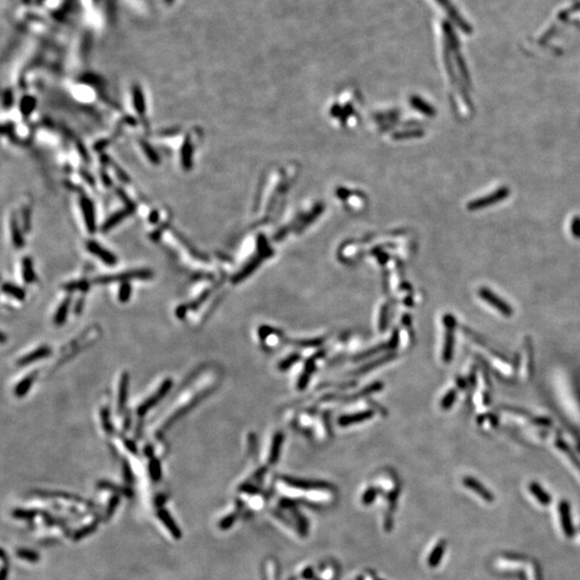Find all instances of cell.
<instances>
[{"instance_id":"cell-1","label":"cell","mask_w":580,"mask_h":580,"mask_svg":"<svg viewBox=\"0 0 580 580\" xmlns=\"http://www.w3.org/2000/svg\"><path fill=\"white\" fill-rule=\"evenodd\" d=\"M153 272L151 270L141 269V270H132L124 273H118V274L112 275H101L94 279V283L96 284H110V283H125L132 281V279H150L153 277Z\"/></svg>"},{"instance_id":"cell-2","label":"cell","mask_w":580,"mask_h":580,"mask_svg":"<svg viewBox=\"0 0 580 580\" xmlns=\"http://www.w3.org/2000/svg\"><path fill=\"white\" fill-rule=\"evenodd\" d=\"M173 387V381L171 378H166L165 381L162 383V385L158 387V389L155 393H153L151 397H149L148 399L145 400L144 402H142L138 406L137 409V415L139 417H143L145 416L148 413L156 406L159 402L162 401L164 398H166V396L168 395L169 391L171 390V388Z\"/></svg>"},{"instance_id":"cell-3","label":"cell","mask_w":580,"mask_h":580,"mask_svg":"<svg viewBox=\"0 0 580 580\" xmlns=\"http://www.w3.org/2000/svg\"><path fill=\"white\" fill-rule=\"evenodd\" d=\"M443 322L446 328L443 360L445 362H450L453 357V346H455V330L457 326V319L451 314H446L443 318Z\"/></svg>"},{"instance_id":"cell-4","label":"cell","mask_w":580,"mask_h":580,"mask_svg":"<svg viewBox=\"0 0 580 580\" xmlns=\"http://www.w3.org/2000/svg\"><path fill=\"white\" fill-rule=\"evenodd\" d=\"M478 296L490 306H492L493 309L501 313L504 317H511L512 314H514V310H512L511 306L490 289L485 287L481 288L478 290Z\"/></svg>"},{"instance_id":"cell-5","label":"cell","mask_w":580,"mask_h":580,"mask_svg":"<svg viewBox=\"0 0 580 580\" xmlns=\"http://www.w3.org/2000/svg\"><path fill=\"white\" fill-rule=\"evenodd\" d=\"M571 511H572L571 505L568 501L563 499V501L560 502V504L558 506L560 523H561V528H562L564 535L569 538L573 537L575 534V529H574V524H573V518H572Z\"/></svg>"},{"instance_id":"cell-6","label":"cell","mask_w":580,"mask_h":580,"mask_svg":"<svg viewBox=\"0 0 580 580\" xmlns=\"http://www.w3.org/2000/svg\"><path fill=\"white\" fill-rule=\"evenodd\" d=\"M462 484L465 488L475 492L479 497H482L487 503H492L495 501V496H493V493L489 489H487L486 487L481 482L477 481L476 478L472 476H466L462 479Z\"/></svg>"},{"instance_id":"cell-7","label":"cell","mask_w":580,"mask_h":580,"mask_svg":"<svg viewBox=\"0 0 580 580\" xmlns=\"http://www.w3.org/2000/svg\"><path fill=\"white\" fill-rule=\"evenodd\" d=\"M86 249H88L90 254L98 257L105 264L115 265L117 262V258L113 252L103 249L102 246H100V244L95 241H88L87 244H86Z\"/></svg>"},{"instance_id":"cell-8","label":"cell","mask_w":580,"mask_h":580,"mask_svg":"<svg viewBox=\"0 0 580 580\" xmlns=\"http://www.w3.org/2000/svg\"><path fill=\"white\" fill-rule=\"evenodd\" d=\"M130 386V374L128 372H124L121 379H119L118 385V395H117V411L119 414L126 410V404H127L128 399V391Z\"/></svg>"},{"instance_id":"cell-9","label":"cell","mask_w":580,"mask_h":580,"mask_svg":"<svg viewBox=\"0 0 580 580\" xmlns=\"http://www.w3.org/2000/svg\"><path fill=\"white\" fill-rule=\"evenodd\" d=\"M52 354V349L49 347V346H40L36 350H32L29 354L23 356L22 358H19L17 360V364L19 366H25V365H28L30 363L33 362H37L39 360H42L48 358L50 355Z\"/></svg>"},{"instance_id":"cell-10","label":"cell","mask_w":580,"mask_h":580,"mask_svg":"<svg viewBox=\"0 0 580 580\" xmlns=\"http://www.w3.org/2000/svg\"><path fill=\"white\" fill-rule=\"evenodd\" d=\"M81 209L85 219V224L87 226L89 232H95L96 222H95V211L90 200L87 197L81 198Z\"/></svg>"},{"instance_id":"cell-11","label":"cell","mask_w":580,"mask_h":580,"mask_svg":"<svg viewBox=\"0 0 580 580\" xmlns=\"http://www.w3.org/2000/svg\"><path fill=\"white\" fill-rule=\"evenodd\" d=\"M529 491L534 497L538 503L543 506H549L552 502V497L543 487L536 482H531L529 484Z\"/></svg>"},{"instance_id":"cell-12","label":"cell","mask_w":580,"mask_h":580,"mask_svg":"<svg viewBox=\"0 0 580 580\" xmlns=\"http://www.w3.org/2000/svg\"><path fill=\"white\" fill-rule=\"evenodd\" d=\"M38 375V372H32L30 373L29 375L25 376L21 382H19L15 387H14V395L17 398H23L25 397L27 393L29 392L31 386L35 382V379Z\"/></svg>"},{"instance_id":"cell-13","label":"cell","mask_w":580,"mask_h":580,"mask_svg":"<svg viewBox=\"0 0 580 580\" xmlns=\"http://www.w3.org/2000/svg\"><path fill=\"white\" fill-rule=\"evenodd\" d=\"M71 301H72L71 296H68L61 303V305L58 306V309L56 310L55 316H54V324L56 326H63L66 323L67 317H68V314H69Z\"/></svg>"},{"instance_id":"cell-14","label":"cell","mask_w":580,"mask_h":580,"mask_svg":"<svg viewBox=\"0 0 580 580\" xmlns=\"http://www.w3.org/2000/svg\"><path fill=\"white\" fill-rule=\"evenodd\" d=\"M132 209L131 208H127V209H124L118 211L115 214H113L108 221L104 223V225L102 226V231L106 232L111 229H113V227H115L116 225H118L121 222L124 221V218L127 217L128 215L131 214Z\"/></svg>"},{"instance_id":"cell-15","label":"cell","mask_w":580,"mask_h":580,"mask_svg":"<svg viewBox=\"0 0 580 580\" xmlns=\"http://www.w3.org/2000/svg\"><path fill=\"white\" fill-rule=\"evenodd\" d=\"M192 144L190 139L186 138V140L184 141V144L182 146V151H181V156H182V165L184 166V169L186 170H190L191 166H192Z\"/></svg>"},{"instance_id":"cell-16","label":"cell","mask_w":580,"mask_h":580,"mask_svg":"<svg viewBox=\"0 0 580 580\" xmlns=\"http://www.w3.org/2000/svg\"><path fill=\"white\" fill-rule=\"evenodd\" d=\"M2 291L5 293V295H8V296L12 297L13 299L17 300V301H24V300L26 299L25 290L15 284L4 283L2 285Z\"/></svg>"},{"instance_id":"cell-17","label":"cell","mask_w":580,"mask_h":580,"mask_svg":"<svg viewBox=\"0 0 580 580\" xmlns=\"http://www.w3.org/2000/svg\"><path fill=\"white\" fill-rule=\"evenodd\" d=\"M22 270H23V278H24L25 283L31 284L36 281V273H35V271H33L32 260L29 257H25L23 259Z\"/></svg>"},{"instance_id":"cell-18","label":"cell","mask_w":580,"mask_h":580,"mask_svg":"<svg viewBox=\"0 0 580 580\" xmlns=\"http://www.w3.org/2000/svg\"><path fill=\"white\" fill-rule=\"evenodd\" d=\"M445 548H446L445 543L441 542V543H438L435 546V548L432 550L431 556L429 557V560H428V564L431 566V568H435V566H437L439 564V562H441V560L444 556Z\"/></svg>"},{"instance_id":"cell-19","label":"cell","mask_w":580,"mask_h":580,"mask_svg":"<svg viewBox=\"0 0 580 580\" xmlns=\"http://www.w3.org/2000/svg\"><path fill=\"white\" fill-rule=\"evenodd\" d=\"M63 288L66 291H82V292H87L90 288V284L88 281H86V279H81V281H72V282H68L63 285Z\"/></svg>"},{"instance_id":"cell-20","label":"cell","mask_w":580,"mask_h":580,"mask_svg":"<svg viewBox=\"0 0 580 580\" xmlns=\"http://www.w3.org/2000/svg\"><path fill=\"white\" fill-rule=\"evenodd\" d=\"M557 447H558V448H560V449H561V451H562V452H564L565 455L570 458L571 462H572L573 464H574V465L576 466V469H577V470L579 471V473H580V460H579V458H578V457L575 455V452L571 449L570 446H569L568 444H566V443H564L563 441H561V439H560V441H558V442H557Z\"/></svg>"},{"instance_id":"cell-21","label":"cell","mask_w":580,"mask_h":580,"mask_svg":"<svg viewBox=\"0 0 580 580\" xmlns=\"http://www.w3.org/2000/svg\"><path fill=\"white\" fill-rule=\"evenodd\" d=\"M111 414H110V410L108 408H103L100 412V417H101V423H102V428L104 429V431L108 433L109 435H113L115 432L114 429V425H113L112 421H111Z\"/></svg>"},{"instance_id":"cell-22","label":"cell","mask_w":580,"mask_h":580,"mask_svg":"<svg viewBox=\"0 0 580 580\" xmlns=\"http://www.w3.org/2000/svg\"><path fill=\"white\" fill-rule=\"evenodd\" d=\"M149 472L153 481L158 482L162 478V465L157 458H151L149 463Z\"/></svg>"},{"instance_id":"cell-23","label":"cell","mask_w":580,"mask_h":580,"mask_svg":"<svg viewBox=\"0 0 580 580\" xmlns=\"http://www.w3.org/2000/svg\"><path fill=\"white\" fill-rule=\"evenodd\" d=\"M133 104H135V108L140 114H143L145 112L144 97L140 87H135V89H133Z\"/></svg>"},{"instance_id":"cell-24","label":"cell","mask_w":580,"mask_h":580,"mask_svg":"<svg viewBox=\"0 0 580 580\" xmlns=\"http://www.w3.org/2000/svg\"><path fill=\"white\" fill-rule=\"evenodd\" d=\"M132 287L129 282H125L121 284V287L118 289V301L122 303L128 302L131 297Z\"/></svg>"},{"instance_id":"cell-25","label":"cell","mask_w":580,"mask_h":580,"mask_svg":"<svg viewBox=\"0 0 580 580\" xmlns=\"http://www.w3.org/2000/svg\"><path fill=\"white\" fill-rule=\"evenodd\" d=\"M11 227H12V240H13V243L16 246V248L21 249L22 246L24 245V240L22 238L21 235V231L18 229V225L15 221V218L12 219V223H11Z\"/></svg>"},{"instance_id":"cell-26","label":"cell","mask_w":580,"mask_h":580,"mask_svg":"<svg viewBox=\"0 0 580 580\" xmlns=\"http://www.w3.org/2000/svg\"><path fill=\"white\" fill-rule=\"evenodd\" d=\"M456 399H457V390H455V389L449 390V392L444 397L443 401L441 403V406L443 408V410L450 409L451 405L455 403Z\"/></svg>"},{"instance_id":"cell-27","label":"cell","mask_w":580,"mask_h":580,"mask_svg":"<svg viewBox=\"0 0 580 580\" xmlns=\"http://www.w3.org/2000/svg\"><path fill=\"white\" fill-rule=\"evenodd\" d=\"M36 105V100L33 98H24L23 101L21 103V110L23 112L24 115H28L31 113V111L33 110Z\"/></svg>"},{"instance_id":"cell-28","label":"cell","mask_w":580,"mask_h":580,"mask_svg":"<svg viewBox=\"0 0 580 580\" xmlns=\"http://www.w3.org/2000/svg\"><path fill=\"white\" fill-rule=\"evenodd\" d=\"M371 415H372L371 413L366 412V413H363V414H358V415H355V416L345 417V418L341 419V423L342 424H348V423H351V422H354V421H360V420H364L366 418H369V416H371Z\"/></svg>"},{"instance_id":"cell-29","label":"cell","mask_w":580,"mask_h":580,"mask_svg":"<svg viewBox=\"0 0 580 580\" xmlns=\"http://www.w3.org/2000/svg\"><path fill=\"white\" fill-rule=\"evenodd\" d=\"M210 296V291L209 290H205L204 292H202L201 295H200L196 300H193L191 303L188 304L189 306V310H197L200 305H201L206 299L209 298Z\"/></svg>"},{"instance_id":"cell-30","label":"cell","mask_w":580,"mask_h":580,"mask_svg":"<svg viewBox=\"0 0 580 580\" xmlns=\"http://www.w3.org/2000/svg\"><path fill=\"white\" fill-rule=\"evenodd\" d=\"M142 145H143V150H144V152H145V154L149 156L150 161H151V162H153V163L157 164V163L159 162V157L157 156V154H156V153H155V151H153V150H152V148H151V146H150L149 144H146L145 142H143V143H142Z\"/></svg>"},{"instance_id":"cell-31","label":"cell","mask_w":580,"mask_h":580,"mask_svg":"<svg viewBox=\"0 0 580 580\" xmlns=\"http://www.w3.org/2000/svg\"><path fill=\"white\" fill-rule=\"evenodd\" d=\"M472 337H473V339H474V341H475L476 343H478L479 345H483V346H485V347H488V345H487L485 342H483V341H479L478 338H476V337H474V336H472ZM490 348H491V347H490ZM490 348H489V350H490ZM490 351H491V354H492V355L497 356V358H499V359H501V360H503V361H505V362H507V361H508V359H507V358H505V356H504L503 354H501V352H499V351H497V350H495V349H491Z\"/></svg>"},{"instance_id":"cell-32","label":"cell","mask_w":580,"mask_h":580,"mask_svg":"<svg viewBox=\"0 0 580 580\" xmlns=\"http://www.w3.org/2000/svg\"><path fill=\"white\" fill-rule=\"evenodd\" d=\"M189 310V306L186 305V304H181L178 305L176 310H175V315L178 319H184L186 314H187V312Z\"/></svg>"},{"instance_id":"cell-33","label":"cell","mask_w":580,"mask_h":580,"mask_svg":"<svg viewBox=\"0 0 580 580\" xmlns=\"http://www.w3.org/2000/svg\"><path fill=\"white\" fill-rule=\"evenodd\" d=\"M123 442H124L125 447L127 448L130 452H132V453H137L138 452L137 445H136L135 442L132 441V439H130V438H124Z\"/></svg>"},{"instance_id":"cell-34","label":"cell","mask_w":580,"mask_h":580,"mask_svg":"<svg viewBox=\"0 0 580 580\" xmlns=\"http://www.w3.org/2000/svg\"><path fill=\"white\" fill-rule=\"evenodd\" d=\"M123 466H124V472H125V478L127 479V481H129V479L132 478L130 466H129V464L127 462H126V461H124V465Z\"/></svg>"},{"instance_id":"cell-35","label":"cell","mask_w":580,"mask_h":580,"mask_svg":"<svg viewBox=\"0 0 580 580\" xmlns=\"http://www.w3.org/2000/svg\"><path fill=\"white\" fill-rule=\"evenodd\" d=\"M83 306H84V299H83V298H81V299H80V300H78L77 305H76V308H75V313H76L77 315H79L80 313L82 312V310H83Z\"/></svg>"},{"instance_id":"cell-36","label":"cell","mask_w":580,"mask_h":580,"mask_svg":"<svg viewBox=\"0 0 580 580\" xmlns=\"http://www.w3.org/2000/svg\"><path fill=\"white\" fill-rule=\"evenodd\" d=\"M131 425V416L130 414H127L124 419V431H127Z\"/></svg>"},{"instance_id":"cell-37","label":"cell","mask_w":580,"mask_h":580,"mask_svg":"<svg viewBox=\"0 0 580 580\" xmlns=\"http://www.w3.org/2000/svg\"><path fill=\"white\" fill-rule=\"evenodd\" d=\"M144 451H145V455H148L149 457L153 458V448H152V446H146V447L144 448Z\"/></svg>"},{"instance_id":"cell-38","label":"cell","mask_w":580,"mask_h":580,"mask_svg":"<svg viewBox=\"0 0 580 580\" xmlns=\"http://www.w3.org/2000/svg\"><path fill=\"white\" fill-rule=\"evenodd\" d=\"M458 381H459L458 385H459L460 387H461V388H464V387L466 386V384H465V382H464V379H462V378H458Z\"/></svg>"},{"instance_id":"cell-39","label":"cell","mask_w":580,"mask_h":580,"mask_svg":"<svg viewBox=\"0 0 580 580\" xmlns=\"http://www.w3.org/2000/svg\"><path fill=\"white\" fill-rule=\"evenodd\" d=\"M1 342H2V343H4V342H5V335H4V333H3V332L1 333Z\"/></svg>"},{"instance_id":"cell-40","label":"cell","mask_w":580,"mask_h":580,"mask_svg":"<svg viewBox=\"0 0 580 580\" xmlns=\"http://www.w3.org/2000/svg\"><path fill=\"white\" fill-rule=\"evenodd\" d=\"M579 450H580V444H579Z\"/></svg>"}]
</instances>
